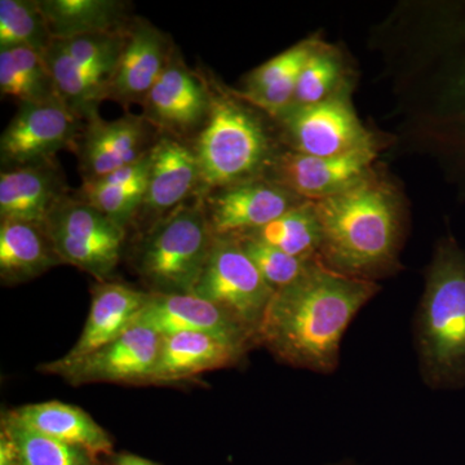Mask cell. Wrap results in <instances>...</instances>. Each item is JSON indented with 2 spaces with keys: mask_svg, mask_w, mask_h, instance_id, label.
I'll return each instance as SVG.
<instances>
[{
  "mask_svg": "<svg viewBox=\"0 0 465 465\" xmlns=\"http://www.w3.org/2000/svg\"><path fill=\"white\" fill-rule=\"evenodd\" d=\"M378 148L358 150L338 157H312L289 152L275 154L264 179L289 189L304 201L333 197L374 173Z\"/></svg>",
  "mask_w": 465,
  "mask_h": 465,
  "instance_id": "30bf717a",
  "label": "cell"
},
{
  "mask_svg": "<svg viewBox=\"0 0 465 465\" xmlns=\"http://www.w3.org/2000/svg\"><path fill=\"white\" fill-rule=\"evenodd\" d=\"M213 94L180 58L171 56L163 73L143 101L149 124L173 134L189 133L211 112Z\"/></svg>",
  "mask_w": 465,
  "mask_h": 465,
  "instance_id": "5bb4252c",
  "label": "cell"
},
{
  "mask_svg": "<svg viewBox=\"0 0 465 465\" xmlns=\"http://www.w3.org/2000/svg\"><path fill=\"white\" fill-rule=\"evenodd\" d=\"M45 228L21 222L0 224V274L5 282H25L60 264Z\"/></svg>",
  "mask_w": 465,
  "mask_h": 465,
  "instance_id": "cb8c5ba5",
  "label": "cell"
},
{
  "mask_svg": "<svg viewBox=\"0 0 465 465\" xmlns=\"http://www.w3.org/2000/svg\"><path fill=\"white\" fill-rule=\"evenodd\" d=\"M0 91L3 96H11L21 104L27 101L23 76L18 72L12 52L8 48L0 50Z\"/></svg>",
  "mask_w": 465,
  "mask_h": 465,
  "instance_id": "836d02e7",
  "label": "cell"
},
{
  "mask_svg": "<svg viewBox=\"0 0 465 465\" xmlns=\"http://www.w3.org/2000/svg\"><path fill=\"white\" fill-rule=\"evenodd\" d=\"M2 430L16 445L21 465H97L88 450L29 430L9 414L3 419Z\"/></svg>",
  "mask_w": 465,
  "mask_h": 465,
  "instance_id": "83f0119b",
  "label": "cell"
},
{
  "mask_svg": "<svg viewBox=\"0 0 465 465\" xmlns=\"http://www.w3.org/2000/svg\"><path fill=\"white\" fill-rule=\"evenodd\" d=\"M66 198L57 168L48 163L5 170L0 173L2 222L45 226L54 208Z\"/></svg>",
  "mask_w": 465,
  "mask_h": 465,
  "instance_id": "e0dca14e",
  "label": "cell"
},
{
  "mask_svg": "<svg viewBox=\"0 0 465 465\" xmlns=\"http://www.w3.org/2000/svg\"><path fill=\"white\" fill-rule=\"evenodd\" d=\"M200 183L219 191L262 179L274 158L262 121L234 94H215L195 145Z\"/></svg>",
  "mask_w": 465,
  "mask_h": 465,
  "instance_id": "277c9868",
  "label": "cell"
},
{
  "mask_svg": "<svg viewBox=\"0 0 465 465\" xmlns=\"http://www.w3.org/2000/svg\"><path fill=\"white\" fill-rule=\"evenodd\" d=\"M241 235L262 242L302 260L320 256L322 244V231L316 210L313 202L309 201L291 208L269 224Z\"/></svg>",
  "mask_w": 465,
  "mask_h": 465,
  "instance_id": "d4e9b609",
  "label": "cell"
},
{
  "mask_svg": "<svg viewBox=\"0 0 465 465\" xmlns=\"http://www.w3.org/2000/svg\"><path fill=\"white\" fill-rule=\"evenodd\" d=\"M244 347L204 332L163 336L152 381H174L231 365Z\"/></svg>",
  "mask_w": 465,
  "mask_h": 465,
  "instance_id": "ffe728a7",
  "label": "cell"
},
{
  "mask_svg": "<svg viewBox=\"0 0 465 465\" xmlns=\"http://www.w3.org/2000/svg\"><path fill=\"white\" fill-rule=\"evenodd\" d=\"M206 208L180 206L143 242L139 271L158 293H193L213 243Z\"/></svg>",
  "mask_w": 465,
  "mask_h": 465,
  "instance_id": "5b68a950",
  "label": "cell"
},
{
  "mask_svg": "<svg viewBox=\"0 0 465 465\" xmlns=\"http://www.w3.org/2000/svg\"><path fill=\"white\" fill-rule=\"evenodd\" d=\"M149 299L150 293L124 284L106 283L97 286L84 331L72 351L58 361L64 363L74 362L115 341L136 324Z\"/></svg>",
  "mask_w": 465,
  "mask_h": 465,
  "instance_id": "ac0fdd59",
  "label": "cell"
},
{
  "mask_svg": "<svg viewBox=\"0 0 465 465\" xmlns=\"http://www.w3.org/2000/svg\"><path fill=\"white\" fill-rule=\"evenodd\" d=\"M275 119L291 150L300 154L329 158L376 148L351 106L348 90L314 105H291Z\"/></svg>",
  "mask_w": 465,
  "mask_h": 465,
  "instance_id": "ba28073f",
  "label": "cell"
},
{
  "mask_svg": "<svg viewBox=\"0 0 465 465\" xmlns=\"http://www.w3.org/2000/svg\"><path fill=\"white\" fill-rule=\"evenodd\" d=\"M193 293L224 309L256 338L274 290L266 283L237 238L215 237Z\"/></svg>",
  "mask_w": 465,
  "mask_h": 465,
  "instance_id": "52a82bcc",
  "label": "cell"
},
{
  "mask_svg": "<svg viewBox=\"0 0 465 465\" xmlns=\"http://www.w3.org/2000/svg\"><path fill=\"white\" fill-rule=\"evenodd\" d=\"M305 202L289 189L264 179L219 189L207 202L215 237H237L256 231Z\"/></svg>",
  "mask_w": 465,
  "mask_h": 465,
  "instance_id": "7c38bea8",
  "label": "cell"
},
{
  "mask_svg": "<svg viewBox=\"0 0 465 465\" xmlns=\"http://www.w3.org/2000/svg\"><path fill=\"white\" fill-rule=\"evenodd\" d=\"M318 42L308 39L266 61L251 73L246 88L235 96L277 118L292 105L302 67Z\"/></svg>",
  "mask_w": 465,
  "mask_h": 465,
  "instance_id": "44dd1931",
  "label": "cell"
},
{
  "mask_svg": "<svg viewBox=\"0 0 465 465\" xmlns=\"http://www.w3.org/2000/svg\"><path fill=\"white\" fill-rule=\"evenodd\" d=\"M170 57V47L161 30L143 21L133 24L114 75L110 79L108 99L125 106L143 104Z\"/></svg>",
  "mask_w": 465,
  "mask_h": 465,
  "instance_id": "9a60e30c",
  "label": "cell"
},
{
  "mask_svg": "<svg viewBox=\"0 0 465 465\" xmlns=\"http://www.w3.org/2000/svg\"><path fill=\"white\" fill-rule=\"evenodd\" d=\"M423 381L433 390L465 385V252L451 235L434 250L415 318Z\"/></svg>",
  "mask_w": 465,
  "mask_h": 465,
  "instance_id": "3957f363",
  "label": "cell"
},
{
  "mask_svg": "<svg viewBox=\"0 0 465 465\" xmlns=\"http://www.w3.org/2000/svg\"><path fill=\"white\" fill-rule=\"evenodd\" d=\"M146 119L127 115L106 122L99 115L90 119L82 143L81 161L84 182H94L142 159L148 131Z\"/></svg>",
  "mask_w": 465,
  "mask_h": 465,
  "instance_id": "2e32d148",
  "label": "cell"
},
{
  "mask_svg": "<svg viewBox=\"0 0 465 465\" xmlns=\"http://www.w3.org/2000/svg\"><path fill=\"white\" fill-rule=\"evenodd\" d=\"M200 185V166L194 150L171 137L150 148L148 186L143 206L153 213L176 210Z\"/></svg>",
  "mask_w": 465,
  "mask_h": 465,
  "instance_id": "d6986e66",
  "label": "cell"
},
{
  "mask_svg": "<svg viewBox=\"0 0 465 465\" xmlns=\"http://www.w3.org/2000/svg\"><path fill=\"white\" fill-rule=\"evenodd\" d=\"M78 118L63 101L25 103L0 137V159L8 170L48 163L74 143Z\"/></svg>",
  "mask_w": 465,
  "mask_h": 465,
  "instance_id": "9c48e42d",
  "label": "cell"
},
{
  "mask_svg": "<svg viewBox=\"0 0 465 465\" xmlns=\"http://www.w3.org/2000/svg\"><path fill=\"white\" fill-rule=\"evenodd\" d=\"M61 262L105 278L121 259L124 226L116 224L84 200L64 198L45 226Z\"/></svg>",
  "mask_w": 465,
  "mask_h": 465,
  "instance_id": "8992f818",
  "label": "cell"
},
{
  "mask_svg": "<svg viewBox=\"0 0 465 465\" xmlns=\"http://www.w3.org/2000/svg\"><path fill=\"white\" fill-rule=\"evenodd\" d=\"M52 41L54 39L38 2H0V50L26 47L43 54Z\"/></svg>",
  "mask_w": 465,
  "mask_h": 465,
  "instance_id": "f546056e",
  "label": "cell"
},
{
  "mask_svg": "<svg viewBox=\"0 0 465 465\" xmlns=\"http://www.w3.org/2000/svg\"><path fill=\"white\" fill-rule=\"evenodd\" d=\"M114 465H158L148 459L133 454H122L115 458Z\"/></svg>",
  "mask_w": 465,
  "mask_h": 465,
  "instance_id": "d590c367",
  "label": "cell"
},
{
  "mask_svg": "<svg viewBox=\"0 0 465 465\" xmlns=\"http://www.w3.org/2000/svg\"><path fill=\"white\" fill-rule=\"evenodd\" d=\"M8 414L29 430L81 446L94 457L112 451L109 434L79 407L52 401L23 406Z\"/></svg>",
  "mask_w": 465,
  "mask_h": 465,
  "instance_id": "7402d4cb",
  "label": "cell"
},
{
  "mask_svg": "<svg viewBox=\"0 0 465 465\" xmlns=\"http://www.w3.org/2000/svg\"><path fill=\"white\" fill-rule=\"evenodd\" d=\"M38 5L52 39L130 29L125 7L116 0H42Z\"/></svg>",
  "mask_w": 465,
  "mask_h": 465,
  "instance_id": "603a6c76",
  "label": "cell"
},
{
  "mask_svg": "<svg viewBox=\"0 0 465 465\" xmlns=\"http://www.w3.org/2000/svg\"><path fill=\"white\" fill-rule=\"evenodd\" d=\"M12 52L18 72L26 88V103H54L61 101L56 84L45 57L39 52L26 47L8 48Z\"/></svg>",
  "mask_w": 465,
  "mask_h": 465,
  "instance_id": "d6a6232c",
  "label": "cell"
},
{
  "mask_svg": "<svg viewBox=\"0 0 465 465\" xmlns=\"http://www.w3.org/2000/svg\"><path fill=\"white\" fill-rule=\"evenodd\" d=\"M146 186H148V177L121 186L84 182L81 192L82 200L97 208L116 224L125 226L143 206Z\"/></svg>",
  "mask_w": 465,
  "mask_h": 465,
  "instance_id": "4dcf8cb0",
  "label": "cell"
},
{
  "mask_svg": "<svg viewBox=\"0 0 465 465\" xmlns=\"http://www.w3.org/2000/svg\"><path fill=\"white\" fill-rule=\"evenodd\" d=\"M56 84L58 96L76 118L90 121L97 114L103 100L108 99V91L84 72L57 41H52L43 54Z\"/></svg>",
  "mask_w": 465,
  "mask_h": 465,
  "instance_id": "484cf974",
  "label": "cell"
},
{
  "mask_svg": "<svg viewBox=\"0 0 465 465\" xmlns=\"http://www.w3.org/2000/svg\"><path fill=\"white\" fill-rule=\"evenodd\" d=\"M136 324L149 327L161 336L179 332H204L246 348L255 338L224 309L194 293H155L137 318Z\"/></svg>",
  "mask_w": 465,
  "mask_h": 465,
  "instance_id": "4fadbf2b",
  "label": "cell"
},
{
  "mask_svg": "<svg viewBox=\"0 0 465 465\" xmlns=\"http://www.w3.org/2000/svg\"><path fill=\"white\" fill-rule=\"evenodd\" d=\"M0 465H21L16 445L5 430L0 433Z\"/></svg>",
  "mask_w": 465,
  "mask_h": 465,
  "instance_id": "e575fe53",
  "label": "cell"
},
{
  "mask_svg": "<svg viewBox=\"0 0 465 465\" xmlns=\"http://www.w3.org/2000/svg\"><path fill=\"white\" fill-rule=\"evenodd\" d=\"M242 249L252 260L253 264L274 291L283 289L304 273L312 260H302L291 256L283 251L247 237H234ZM316 259V258H314Z\"/></svg>",
  "mask_w": 465,
  "mask_h": 465,
  "instance_id": "1f68e13d",
  "label": "cell"
},
{
  "mask_svg": "<svg viewBox=\"0 0 465 465\" xmlns=\"http://www.w3.org/2000/svg\"><path fill=\"white\" fill-rule=\"evenodd\" d=\"M163 336L142 324H134L105 347L74 362L60 361L45 370L63 375L73 384L94 381H152L158 365Z\"/></svg>",
  "mask_w": 465,
  "mask_h": 465,
  "instance_id": "8fae6325",
  "label": "cell"
},
{
  "mask_svg": "<svg viewBox=\"0 0 465 465\" xmlns=\"http://www.w3.org/2000/svg\"><path fill=\"white\" fill-rule=\"evenodd\" d=\"M379 291L378 282L338 273L317 256L295 282L274 291L256 338L291 366L331 374L342 335Z\"/></svg>",
  "mask_w": 465,
  "mask_h": 465,
  "instance_id": "6da1fadb",
  "label": "cell"
},
{
  "mask_svg": "<svg viewBox=\"0 0 465 465\" xmlns=\"http://www.w3.org/2000/svg\"><path fill=\"white\" fill-rule=\"evenodd\" d=\"M130 30V29H128ZM128 30L121 33L91 34L69 39H54L76 65L108 91L110 79L124 51Z\"/></svg>",
  "mask_w": 465,
  "mask_h": 465,
  "instance_id": "f1b7e54d",
  "label": "cell"
},
{
  "mask_svg": "<svg viewBox=\"0 0 465 465\" xmlns=\"http://www.w3.org/2000/svg\"><path fill=\"white\" fill-rule=\"evenodd\" d=\"M344 61L338 50L318 42L300 74L292 105H314L348 90Z\"/></svg>",
  "mask_w": 465,
  "mask_h": 465,
  "instance_id": "4316f807",
  "label": "cell"
},
{
  "mask_svg": "<svg viewBox=\"0 0 465 465\" xmlns=\"http://www.w3.org/2000/svg\"><path fill=\"white\" fill-rule=\"evenodd\" d=\"M313 204L322 231L324 265L372 282L400 271L406 211L390 180L374 171L347 191Z\"/></svg>",
  "mask_w": 465,
  "mask_h": 465,
  "instance_id": "7a4b0ae2",
  "label": "cell"
}]
</instances>
